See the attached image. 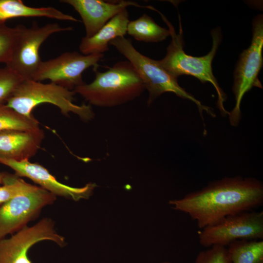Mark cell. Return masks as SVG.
<instances>
[{"label":"cell","instance_id":"cell-1","mask_svg":"<svg viewBox=\"0 0 263 263\" xmlns=\"http://www.w3.org/2000/svg\"><path fill=\"white\" fill-rule=\"evenodd\" d=\"M169 204L188 214L203 229L228 216L262 206L263 185L254 178L225 177Z\"/></svg>","mask_w":263,"mask_h":263},{"label":"cell","instance_id":"cell-2","mask_svg":"<svg viewBox=\"0 0 263 263\" xmlns=\"http://www.w3.org/2000/svg\"><path fill=\"white\" fill-rule=\"evenodd\" d=\"M95 78L90 83L75 88L90 105L100 107L121 105L139 96L145 89L139 75L128 60L120 61L105 72L93 69Z\"/></svg>","mask_w":263,"mask_h":263},{"label":"cell","instance_id":"cell-3","mask_svg":"<svg viewBox=\"0 0 263 263\" xmlns=\"http://www.w3.org/2000/svg\"><path fill=\"white\" fill-rule=\"evenodd\" d=\"M167 24L171 37V40L167 48L165 57L159 62L161 66L170 75L177 78L182 75H188L198 78L202 83L210 82L215 88L217 94V107L221 114L225 115L228 113L225 110L224 103L226 95L219 85L212 69V62L222 41L221 31L218 28L211 33L212 45L210 52L201 57L187 54L184 51L183 31L179 18V31L177 34L173 25L159 11L156 10Z\"/></svg>","mask_w":263,"mask_h":263},{"label":"cell","instance_id":"cell-4","mask_svg":"<svg viewBox=\"0 0 263 263\" xmlns=\"http://www.w3.org/2000/svg\"><path fill=\"white\" fill-rule=\"evenodd\" d=\"M75 94L73 91L52 82L26 79L22 80L5 104L21 114L32 117L37 106L49 103L57 107L65 116L73 113L84 121L92 120L94 113L91 105L74 103Z\"/></svg>","mask_w":263,"mask_h":263},{"label":"cell","instance_id":"cell-5","mask_svg":"<svg viewBox=\"0 0 263 263\" xmlns=\"http://www.w3.org/2000/svg\"><path fill=\"white\" fill-rule=\"evenodd\" d=\"M113 45L133 66L141 78L145 89L149 92L148 104H151L162 94L170 92L183 99L194 103L201 116L204 111L215 116L213 110L203 105L191 94L181 87L177 78L168 73L160 65L159 60L152 59L138 52L130 39L124 37L112 40L109 45Z\"/></svg>","mask_w":263,"mask_h":263},{"label":"cell","instance_id":"cell-6","mask_svg":"<svg viewBox=\"0 0 263 263\" xmlns=\"http://www.w3.org/2000/svg\"><path fill=\"white\" fill-rule=\"evenodd\" d=\"M263 18L259 15L253 19L252 38L249 47L241 53L234 72L233 92L235 105L228 113L230 123L237 126L241 117V103L252 87L262 88L258 75L263 64Z\"/></svg>","mask_w":263,"mask_h":263},{"label":"cell","instance_id":"cell-7","mask_svg":"<svg viewBox=\"0 0 263 263\" xmlns=\"http://www.w3.org/2000/svg\"><path fill=\"white\" fill-rule=\"evenodd\" d=\"M18 35L11 57L6 66L19 75L23 80L31 79L42 61L39 55L42 44L52 35L72 30L62 27L56 23L39 26L34 22L30 27L17 25Z\"/></svg>","mask_w":263,"mask_h":263},{"label":"cell","instance_id":"cell-8","mask_svg":"<svg viewBox=\"0 0 263 263\" xmlns=\"http://www.w3.org/2000/svg\"><path fill=\"white\" fill-rule=\"evenodd\" d=\"M263 238V211H244L228 216L201 229L199 244L205 247H226L239 240Z\"/></svg>","mask_w":263,"mask_h":263},{"label":"cell","instance_id":"cell-9","mask_svg":"<svg viewBox=\"0 0 263 263\" xmlns=\"http://www.w3.org/2000/svg\"><path fill=\"white\" fill-rule=\"evenodd\" d=\"M103 57L104 54L84 55L76 51L65 52L56 58L42 61L33 80L40 82L48 79L73 91L85 83L82 73L91 67L97 68Z\"/></svg>","mask_w":263,"mask_h":263},{"label":"cell","instance_id":"cell-10","mask_svg":"<svg viewBox=\"0 0 263 263\" xmlns=\"http://www.w3.org/2000/svg\"><path fill=\"white\" fill-rule=\"evenodd\" d=\"M56 196L36 186L31 190L0 204V240L27 226Z\"/></svg>","mask_w":263,"mask_h":263},{"label":"cell","instance_id":"cell-11","mask_svg":"<svg viewBox=\"0 0 263 263\" xmlns=\"http://www.w3.org/2000/svg\"><path fill=\"white\" fill-rule=\"evenodd\" d=\"M45 240L60 246L65 244L64 238L56 232L54 222L49 218L33 226H26L11 237L0 240V263H32L28 251L36 244Z\"/></svg>","mask_w":263,"mask_h":263},{"label":"cell","instance_id":"cell-12","mask_svg":"<svg viewBox=\"0 0 263 263\" xmlns=\"http://www.w3.org/2000/svg\"><path fill=\"white\" fill-rule=\"evenodd\" d=\"M0 163L15 171L19 177H26L38 184L41 188L56 196L78 201L87 199L93 193L96 185L90 183L81 188L72 187L61 183L42 165L32 163L29 160L15 161L0 158Z\"/></svg>","mask_w":263,"mask_h":263},{"label":"cell","instance_id":"cell-13","mask_svg":"<svg viewBox=\"0 0 263 263\" xmlns=\"http://www.w3.org/2000/svg\"><path fill=\"white\" fill-rule=\"evenodd\" d=\"M60 1L71 5L79 14L84 24L85 37L87 38L95 34L108 21L127 7L146 8V6L128 0H62Z\"/></svg>","mask_w":263,"mask_h":263},{"label":"cell","instance_id":"cell-14","mask_svg":"<svg viewBox=\"0 0 263 263\" xmlns=\"http://www.w3.org/2000/svg\"><path fill=\"white\" fill-rule=\"evenodd\" d=\"M44 133L40 128L32 130H7L0 132V158L29 160L41 146Z\"/></svg>","mask_w":263,"mask_h":263},{"label":"cell","instance_id":"cell-15","mask_svg":"<svg viewBox=\"0 0 263 263\" xmlns=\"http://www.w3.org/2000/svg\"><path fill=\"white\" fill-rule=\"evenodd\" d=\"M129 21V13L125 9L111 19L94 36L82 38L79 46L80 52L84 55L103 54L109 50L110 41L127 34Z\"/></svg>","mask_w":263,"mask_h":263},{"label":"cell","instance_id":"cell-16","mask_svg":"<svg viewBox=\"0 0 263 263\" xmlns=\"http://www.w3.org/2000/svg\"><path fill=\"white\" fill-rule=\"evenodd\" d=\"M45 17L60 20L77 22L73 16L52 7H34L20 0H0V23L17 18Z\"/></svg>","mask_w":263,"mask_h":263},{"label":"cell","instance_id":"cell-17","mask_svg":"<svg viewBox=\"0 0 263 263\" xmlns=\"http://www.w3.org/2000/svg\"><path fill=\"white\" fill-rule=\"evenodd\" d=\"M127 33L138 41L146 42L162 41L170 36L169 29L158 25L151 17L146 14L129 21Z\"/></svg>","mask_w":263,"mask_h":263},{"label":"cell","instance_id":"cell-18","mask_svg":"<svg viewBox=\"0 0 263 263\" xmlns=\"http://www.w3.org/2000/svg\"><path fill=\"white\" fill-rule=\"evenodd\" d=\"M227 247L231 263H263V240H239Z\"/></svg>","mask_w":263,"mask_h":263},{"label":"cell","instance_id":"cell-19","mask_svg":"<svg viewBox=\"0 0 263 263\" xmlns=\"http://www.w3.org/2000/svg\"><path fill=\"white\" fill-rule=\"evenodd\" d=\"M39 123L34 117L19 113L7 106L0 105V132L7 130H32L39 128Z\"/></svg>","mask_w":263,"mask_h":263},{"label":"cell","instance_id":"cell-20","mask_svg":"<svg viewBox=\"0 0 263 263\" xmlns=\"http://www.w3.org/2000/svg\"><path fill=\"white\" fill-rule=\"evenodd\" d=\"M35 187L15 174L5 172L2 184L0 186V204L30 191Z\"/></svg>","mask_w":263,"mask_h":263},{"label":"cell","instance_id":"cell-21","mask_svg":"<svg viewBox=\"0 0 263 263\" xmlns=\"http://www.w3.org/2000/svg\"><path fill=\"white\" fill-rule=\"evenodd\" d=\"M18 35V26L10 27L0 23V63L6 64L14 51Z\"/></svg>","mask_w":263,"mask_h":263},{"label":"cell","instance_id":"cell-22","mask_svg":"<svg viewBox=\"0 0 263 263\" xmlns=\"http://www.w3.org/2000/svg\"><path fill=\"white\" fill-rule=\"evenodd\" d=\"M23 80L7 66L0 68V105L6 103Z\"/></svg>","mask_w":263,"mask_h":263},{"label":"cell","instance_id":"cell-23","mask_svg":"<svg viewBox=\"0 0 263 263\" xmlns=\"http://www.w3.org/2000/svg\"><path fill=\"white\" fill-rule=\"evenodd\" d=\"M195 263H231L226 247L213 245L200 252Z\"/></svg>","mask_w":263,"mask_h":263},{"label":"cell","instance_id":"cell-24","mask_svg":"<svg viewBox=\"0 0 263 263\" xmlns=\"http://www.w3.org/2000/svg\"><path fill=\"white\" fill-rule=\"evenodd\" d=\"M5 175V172L0 171V186L2 184L3 178Z\"/></svg>","mask_w":263,"mask_h":263},{"label":"cell","instance_id":"cell-25","mask_svg":"<svg viewBox=\"0 0 263 263\" xmlns=\"http://www.w3.org/2000/svg\"><path fill=\"white\" fill-rule=\"evenodd\" d=\"M169 263L165 262V263Z\"/></svg>","mask_w":263,"mask_h":263}]
</instances>
